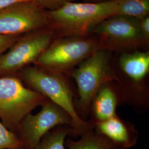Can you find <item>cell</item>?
<instances>
[{"label": "cell", "mask_w": 149, "mask_h": 149, "mask_svg": "<svg viewBox=\"0 0 149 149\" xmlns=\"http://www.w3.org/2000/svg\"><path fill=\"white\" fill-rule=\"evenodd\" d=\"M27 87L42 94L47 99L62 108L73 122L72 133L70 138L80 137L94 129L90 120L85 121L78 116L74 106L77 90L66 74L31 65L16 75Z\"/></svg>", "instance_id": "obj_1"}, {"label": "cell", "mask_w": 149, "mask_h": 149, "mask_svg": "<svg viewBox=\"0 0 149 149\" xmlns=\"http://www.w3.org/2000/svg\"><path fill=\"white\" fill-rule=\"evenodd\" d=\"M119 3L120 0L68 2L56 10L47 11L49 26L55 38L89 36L98 24L117 14Z\"/></svg>", "instance_id": "obj_2"}, {"label": "cell", "mask_w": 149, "mask_h": 149, "mask_svg": "<svg viewBox=\"0 0 149 149\" xmlns=\"http://www.w3.org/2000/svg\"><path fill=\"white\" fill-rule=\"evenodd\" d=\"M114 57L116 82L125 104L143 113L149 107V52L134 50Z\"/></svg>", "instance_id": "obj_3"}, {"label": "cell", "mask_w": 149, "mask_h": 149, "mask_svg": "<svg viewBox=\"0 0 149 149\" xmlns=\"http://www.w3.org/2000/svg\"><path fill=\"white\" fill-rule=\"evenodd\" d=\"M68 76L77 85V96L74 101L79 117L87 121L91 102L99 88L107 82L116 81L112 52L102 48L74 68Z\"/></svg>", "instance_id": "obj_4"}, {"label": "cell", "mask_w": 149, "mask_h": 149, "mask_svg": "<svg viewBox=\"0 0 149 149\" xmlns=\"http://www.w3.org/2000/svg\"><path fill=\"white\" fill-rule=\"evenodd\" d=\"M101 44L95 36L55 38L33 65L68 74L98 49Z\"/></svg>", "instance_id": "obj_5"}, {"label": "cell", "mask_w": 149, "mask_h": 149, "mask_svg": "<svg viewBox=\"0 0 149 149\" xmlns=\"http://www.w3.org/2000/svg\"><path fill=\"white\" fill-rule=\"evenodd\" d=\"M47 100L24 85L17 76L0 77V118L6 127L16 134L23 118Z\"/></svg>", "instance_id": "obj_6"}, {"label": "cell", "mask_w": 149, "mask_h": 149, "mask_svg": "<svg viewBox=\"0 0 149 149\" xmlns=\"http://www.w3.org/2000/svg\"><path fill=\"white\" fill-rule=\"evenodd\" d=\"M55 38V32L49 26L22 35L0 55V77L16 76L33 65Z\"/></svg>", "instance_id": "obj_7"}, {"label": "cell", "mask_w": 149, "mask_h": 149, "mask_svg": "<svg viewBox=\"0 0 149 149\" xmlns=\"http://www.w3.org/2000/svg\"><path fill=\"white\" fill-rule=\"evenodd\" d=\"M102 48L120 53L138 50L149 44L142 35L140 19L123 15H114L98 24L92 31Z\"/></svg>", "instance_id": "obj_8"}, {"label": "cell", "mask_w": 149, "mask_h": 149, "mask_svg": "<svg viewBox=\"0 0 149 149\" xmlns=\"http://www.w3.org/2000/svg\"><path fill=\"white\" fill-rule=\"evenodd\" d=\"M41 107L37 114L29 113L19 123L16 134L23 149H33L46 134L58 126L69 125L72 129V120L62 108L48 99Z\"/></svg>", "instance_id": "obj_9"}, {"label": "cell", "mask_w": 149, "mask_h": 149, "mask_svg": "<svg viewBox=\"0 0 149 149\" xmlns=\"http://www.w3.org/2000/svg\"><path fill=\"white\" fill-rule=\"evenodd\" d=\"M49 26L47 11L31 2L0 9V35L21 36Z\"/></svg>", "instance_id": "obj_10"}, {"label": "cell", "mask_w": 149, "mask_h": 149, "mask_svg": "<svg viewBox=\"0 0 149 149\" xmlns=\"http://www.w3.org/2000/svg\"><path fill=\"white\" fill-rule=\"evenodd\" d=\"M125 104L122 92L116 81L107 82L97 91L91 102L89 117L93 124L117 115L118 106Z\"/></svg>", "instance_id": "obj_11"}, {"label": "cell", "mask_w": 149, "mask_h": 149, "mask_svg": "<svg viewBox=\"0 0 149 149\" xmlns=\"http://www.w3.org/2000/svg\"><path fill=\"white\" fill-rule=\"evenodd\" d=\"M94 130L109 139L119 149H130L138 143L139 133L135 125L117 114L107 120L94 124Z\"/></svg>", "instance_id": "obj_12"}, {"label": "cell", "mask_w": 149, "mask_h": 149, "mask_svg": "<svg viewBox=\"0 0 149 149\" xmlns=\"http://www.w3.org/2000/svg\"><path fill=\"white\" fill-rule=\"evenodd\" d=\"M65 147L68 149H119L111 142L93 130L80 136L75 140L72 138L66 139Z\"/></svg>", "instance_id": "obj_13"}, {"label": "cell", "mask_w": 149, "mask_h": 149, "mask_svg": "<svg viewBox=\"0 0 149 149\" xmlns=\"http://www.w3.org/2000/svg\"><path fill=\"white\" fill-rule=\"evenodd\" d=\"M72 132L69 125L58 126L46 134L32 149H66L65 140Z\"/></svg>", "instance_id": "obj_14"}, {"label": "cell", "mask_w": 149, "mask_h": 149, "mask_svg": "<svg viewBox=\"0 0 149 149\" xmlns=\"http://www.w3.org/2000/svg\"><path fill=\"white\" fill-rule=\"evenodd\" d=\"M149 15V0H120L116 15L140 19Z\"/></svg>", "instance_id": "obj_15"}, {"label": "cell", "mask_w": 149, "mask_h": 149, "mask_svg": "<svg viewBox=\"0 0 149 149\" xmlns=\"http://www.w3.org/2000/svg\"><path fill=\"white\" fill-rule=\"evenodd\" d=\"M0 149H23L21 140L0 122Z\"/></svg>", "instance_id": "obj_16"}, {"label": "cell", "mask_w": 149, "mask_h": 149, "mask_svg": "<svg viewBox=\"0 0 149 149\" xmlns=\"http://www.w3.org/2000/svg\"><path fill=\"white\" fill-rule=\"evenodd\" d=\"M45 11H54L60 8L66 3L76 0H29Z\"/></svg>", "instance_id": "obj_17"}, {"label": "cell", "mask_w": 149, "mask_h": 149, "mask_svg": "<svg viewBox=\"0 0 149 149\" xmlns=\"http://www.w3.org/2000/svg\"><path fill=\"white\" fill-rule=\"evenodd\" d=\"M22 36L0 35V55L5 53Z\"/></svg>", "instance_id": "obj_18"}, {"label": "cell", "mask_w": 149, "mask_h": 149, "mask_svg": "<svg viewBox=\"0 0 149 149\" xmlns=\"http://www.w3.org/2000/svg\"><path fill=\"white\" fill-rule=\"evenodd\" d=\"M140 28L144 39L149 42V16L140 19Z\"/></svg>", "instance_id": "obj_19"}, {"label": "cell", "mask_w": 149, "mask_h": 149, "mask_svg": "<svg viewBox=\"0 0 149 149\" xmlns=\"http://www.w3.org/2000/svg\"><path fill=\"white\" fill-rule=\"evenodd\" d=\"M21 2H30L29 0H0V9L14 3Z\"/></svg>", "instance_id": "obj_20"}, {"label": "cell", "mask_w": 149, "mask_h": 149, "mask_svg": "<svg viewBox=\"0 0 149 149\" xmlns=\"http://www.w3.org/2000/svg\"><path fill=\"white\" fill-rule=\"evenodd\" d=\"M84 2H93V3H97V2H106L111 0H83Z\"/></svg>", "instance_id": "obj_21"}]
</instances>
